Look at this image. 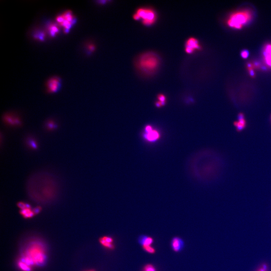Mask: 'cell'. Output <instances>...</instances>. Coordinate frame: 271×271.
Wrapping results in <instances>:
<instances>
[{"label": "cell", "instance_id": "obj_10", "mask_svg": "<svg viewBox=\"0 0 271 271\" xmlns=\"http://www.w3.org/2000/svg\"><path fill=\"white\" fill-rule=\"evenodd\" d=\"M200 48L199 42L196 38H190L187 40L185 45V51L188 54H191L196 50Z\"/></svg>", "mask_w": 271, "mask_h": 271}, {"label": "cell", "instance_id": "obj_16", "mask_svg": "<svg viewBox=\"0 0 271 271\" xmlns=\"http://www.w3.org/2000/svg\"><path fill=\"white\" fill-rule=\"evenodd\" d=\"M58 126L54 121L49 120L47 121L45 124V127L48 130L52 131L58 128Z\"/></svg>", "mask_w": 271, "mask_h": 271}, {"label": "cell", "instance_id": "obj_18", "mask_svg": "<svg viewBox=\"0 0 271 271\" xmlns=\"http://www.w3.org/2000/svg\"><path fill=\"white\" fill-rule=\"evenodd\" d=\"M18 266L19 268L23 271H31V267L26 263L22 260L19 261L18 263Z\"/></svg>", "mask_w": 271, "mask_h": 271}, {"label": "cell", "instance_id": "obj_6", "mask_svg": "<svg viewBox=\"0 0 271 271\" xmlns=\"http://www.w3.org/2000/svg\"><path fill=\"white\" fill-rule=\"evenodd\" d=\"M46 91L49 94H54L58 92L62 86V80L58 77H53L49 78L46 81Z\"/></svg>", "mask_w": 271, "mask_h": 271}, {"label": "cell", "instance_id": "obj_22", "mask_svg": "<svg viewBox=\"0 0 271 271\" xmlns=\"http://www.w3.org/2000/svg\"><path fill=\"white\" fill-rule=\"evenodd\" d=\"M241 55L242 57L244 58V59H246V58H247L248 56V53L247 51H243L242 52H241Z\"/></svg>", "mask_w": 271, "mask_h": 271}, {"label": "cell", "instance_id": "obj_19", "mask_svg": "<svg viewBox=\"0 0 271 271\" xmlns=\"http://www.w3.org/2000/svg\"><path fill=\"white\" fill-rule=\"evenodd\" d=\"M143 271H157V270L156 267L153 264H147L143 267Z\"/></svg>", "mask_w": 271, "mask_h": 271}, {"label": "cell", "instance_id": "obj_24", "mask_svg": "<svg viewBox=\"0 0 271 271\" xmlns=\"http://www.w3.org/2000/svg\"><path fill=\"white\" fill-rule=\"evenodd\" d=\"M94 49L95 47L94 46H93V45H90L88 46V49L90 51H93L94 50Z\"/></svg>", "mask_w": 271, "mask_h": 271}, {"label": "cell", "instance_id": "obj_2", "mask_svg": "<svg viewBox=\"0 0 271 271\" xmlns=\"http://www.w3.org/2000/svg\"><path fill=\"white\" fill-rule=\"evenodd\" d=\"M159 58L154 53L147 52L139 56L137 63L139 69L144 74H150L156 70L159 66Z\"/></svg>", "mask_w": 271, "mask_h": 271}, {"label": "cell", "instance_id": "obj_1", "mask_svg": "<svg viewBox=\"0 0 271 271\" xmlns=\"http://www.w3.org/2000/svg\"><path fill=\"white\" fill-rule=\"evenodd\" d=\"M46 259V252L44 246L41 243L35 242L29 245L21 260L31 267L43 265Z\"/></svg>", "mask_w": 271, "mask_h": 271}, {"label": "cell", "instance_id": "obj_11", "mask_svg": "<svg viewBox=\"0 0 271 271\" xmlns=\"http://www.w3.org/2000/svg\"><path fill=\"white\" fill-rule=\"evenodd\" d=\"M3 119L4 122L9 125L20 126L22 124L21 121L19 117L12 114H5Z\"/></svg>", "mask_w": 271, "mask_h": 271}, {"label": "cell", "instance_id": "obj_23", "mask_svg": "<svg viewBox=\"0 0 271 271\" xmlns=\"http://www.w3.org/2000/svg\"><path fill=\"white\" fill-rule=\"evenodd\" d=\"M133 18L135 19L136 20H139L140 19V17L138 15L137 13H136L133 16Z\"/></svg>", "mask_w": 271, "mask_h": 271}, {"label": "cell", "instance_id": "obj_20", "mask_svg": "<svg viewBox=\"0 0 271 271\" xmlns=\"http://www.w3.org/2000/svg\"><path fill=\"white\" fill-rule=\"evenodd\" d=\"M158 99L162 104V106L165 105L166 104V97L164 94H160L157 96Z\"/></svg>", "mask_w": 271, "mask_h": 271}, {"label": "cell", "instance_id": "obj_21", "mask_svg": "<svg viewBox=\"0 0 271 271\" xmlns=\"http://www.w3.org/2000/svg\"><path fill=\"white\" fill-rule=\"evenodd\" d=\"M35 37L37 39L43 40L44 39L45 35L44 33H38V34L35 35Z\"/></svg>", "mask_w": 271, "mask_h": 271}, {"label": "cell", "instance_id": "obj_15", "mask_svg": "<svg viewBox=\"0 0 271 271\" xmlns=\"http://www.w3.org/2000/svg\"><path fill=\"white\" fill-rule=\"evenodd\" d=\"M26 143L27 146L31 149L36 150L38 148V144L34 139L32 137H28L26 140Z\"/></svg>", "mask_w": 271, "mask_h": 271}, {"label": "cell", "instance_id": "obj_9", "mask_svg": "<svg viewBox=\"0 0 271 271\" xmlns=\"http://www.w3.org/2000/svg\"><path fill=\"white\" fill-rule=\"evenodd\" d=\"M99 242L102 246L106 249L114 250L115 249L114 240L112 237L109 236H103L99 238Z\"/></svg>", "mask_w": 271, "mask_h": 271}, {"label": "cell", "instance_id": "obj_27", "mask_svg": "<svg viewBox=\"0 0 271 271\" xmlns=\"http://www.w3.org/2000/svg\"><path fill=\"white\" fill-rule=\"evenodd\" d=\"M96 271V270H95V269H90V270H87L86 271Z\"/></svg>", "mask_w": 271, "mask_h": 271}, {"label": "cell", "instance_id": "obj_14", "mask_svg": "<svg viewBox=\"0 0 271 271\" xmlns=\"http://www.w3.org/2000/svg\"><path fill=\"white\" fill-rule=\"evenodd\" d=\"M264 57L266 64L271 67V44L266 45L264 48Z\"/></svg>", "mask_w": 271, "mask_h": 271}, {"label": "cell", "instance_id": "obj_13", "mask_svg": "<svg viewBox=\"0 0 271 271\" xmlns=\"http://www.w3.org/2000/svg\"><path fill=\"white\" fill-rule=\"evenodd\" d=\"M235 126L238 131H241L245 128L246 125V122L245 120L244 115L242 113H240L238 115V120L234 123Z\"/></svg>", "mask_w": 271, "mask_h": 271}, {"label": "cell", "instance_id": "obj_5", "mask_svg": "<svg viewBox=\"0 0 271 271\" xmlns=\"http://www.w3.org/2000/svg\"><path fill=\"white\" fill-rule=\"evenodd\" d=\"M136 13L139 16L140 19H142L145 25H151L156 21V14L152 9L141 8L137 10Z\"/></svg>", "mask_w": 271, "mask_h": 271}, {"label": "cell", "instance_id": "obj_26", "mask_svg": "<svg viewBox=\"0 0 271 271\" xmlns=\"http://www.w3.org/2000/svg\"><path fill=\"white\" fill-rule=\"evenodd\" d=\"M258 271H266V266L263 267L262 268L260 269Z\"/></svg>", "mask_w": 271, "mask_h": 271}, {"label": "cell", "instance_id": "obj_7", "mask_svg": "<svg viewBox=\"0 0 271 271\" xmlns=\"http://www.w3.org/2000/svg\"><path fill=\"white\" fill-rule=\"evenodd\" d=\"M143 138L147 141L154 143L160 138L161 135L158 130L155 129L151 125H147L144 128Z\"/></svg>", "mask_w": 271, "mask_h": 271}, {"label": "cell", "instance_id": "obj_4", "mask_svg": "<svg viewBox=\"0 0 271 271\" xmlns=\"http://www.w3.org/2000/svg\"><path fill=\"white\" fill-rule=\"evenodd\" d=\"M56 20L60 27L64 28V31L67 33L75 22V18L71 11H66L58 16Z\"/></svg>", "mask_w": 271, "mask_h": 271}, {"label": "cell", "instance_id": "obj_12", "mask_svg": "<svg viewBox=\"0 0 271 271\" xmlns=\"http://www.w3.org/2000/svg\"><path fill=\"white\" fill-rule=\"evenodd\" d=\"M154 242V239L147 235H142L139 239V243L141 245L142 248L152 246Z\"/></svg>", "mask_w": 271, "mask_h": 271}, {"label": "cell", "instance_id": "obj_17", "mask_svg": "<svg viewBox=\"0 0 271 271\" xmlns=\"http://www.w3.org/2000/svg\"><path fill=\"white\" fill-rule=\"evenodd\" d=\"M48 30L51 36L54 37L59 33V29L56 24H51L48 27Z\"/></svg>", "mask_w": 271, "mask_h": 271}, {"label": "cell", "instance_id": "obj_3", "mask_svg": "<svg viewBox=\"0 0 271 271\" xmlns=\"http://www.w3.org/2000/svg\"><path fill=\"white\" fill-rule=\"evenodd\" d=\"M252 17V13L250 9L239 10L229 16L227 20V24L232 28L239 30L250 22Z\"/></svg>", "mask_w": 271, "mask_h": 271}, {"label": "cell", "instance_id": "obj_8", "mask_svg": "<svg viewBox=\"0 0 271 271\" xmlns=\"http://www.w3.org/2000/svg\"><path fill=\"white\" fill-rule=\"evenodd\" d=\"M170 247L174 252L179 253L183 251L185 248V243L184 240L179 237H175L170 241Z\"/></svg>", "mask_w": 271, "mask_h": 271}, {"label": "cell", "instance_id": "obj_25", "mask_svg": "<svg viewBox=\"0 0 271 271\" xmlns=\"http://www.w3.org/2000/svg\"><path fill=\"white\" fill-rule=\"evenodd\" d=\"M155 105L156 107H160L162 106V104H161V103L159 101H158L156 102V103Z\"/></svg>", "mask_w": 271, "mask_h": 271}]
</instances>
